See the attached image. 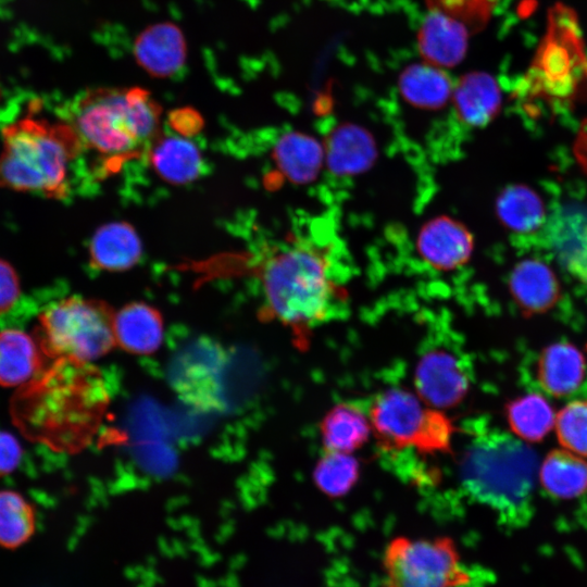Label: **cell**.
Listing matches in <instances>:
<instances>
[{
    "mask_svg": "<svg viewBox=\"0 0 587 587\" xmlns=\"http://www.w3.org/2000/svg\"><path fill=\"white\" fill-rule=\"evenodd\" d=\"M265 311L299 337L326 322L344 302L326 252L316 243L291 238L274 246L258 265Z\"/></svg>",
    "mask_w": 587,
    "mask_h": 587,
    "instance_id": "6da1fadb",
    "label": "cell"
},
{
    "mask_svg": "<svg viewBox=\"0 0 587 587\" xmlns=\"http://www.w3.org/2000/svg\"><path fill=\"white\" fill-rule=\"evenodd\" d=\"M28 385L32 432L59 450L84 448L98 430L110 396L101 373L91 363L55 359Z\"/></svg>",
    "mask_w": 587,
    "mask_h": 587,
    "instance_id": "7a4b0ae2",
    "label": "cell"
},
{
    "mask_svg": "<svg viewBox=\"0 0 587 587\" xmlns=\"http://www.w3.org/2000/svg\"><path fill=\"white\" fill-rule=\"evenodd\" d=\"M535 452L525 441L503 432L475 437L460 462V479L476 502L490 508L511 527L533 515V490L538 476Z\"/></svg>",
    "mask_w": 587,
    "mask_h": 587,
    "instance_id": "3957f363",
    "label": "cell"
},
{
    "mask_svg": "<svg viewBox=\"0 0 587 587\" xmlns=\"http://www.w3.org/2000/svg\"><path fill=\"white\" fill-rule=\"evenodd\" d=\"M83 149L121 165L147 152L161 135V108L142 88H97L77 97L67 113Z\"/></svg>",
    "mask_w": 587,
    "mask_h": 587,
    "instance_id": "277c9868",
    "label": "cell"
},
{
    "mask_svg": "<svg viewBox=\"0 0 587 587\" xmlns=\"http://www.w3.org/2000/svg\"><path fill=\"white\" fill-rule=\"evenodd\" d=\"M1 134L0 188L67 198L70 164L83 149L68 123L32 113L5 125Z\"/></svg>",
    "mask_w": 587,
    "mask_h": 587,
    "instance_id": "5b68a950",
    "label": "cell"
},
{
    "mask_svg": "<svg viewBox=\"0 0 587 587\" xmlns=\"http://www.w3.org/2000/svg\"><path fill=\"white\" fill-rule=\"evenodd\" d=\"M587 96V53L575 13L558 4L532 63L516 87L526 107L551 113L571 109Z\"/></svg>",
    "mask_w": 587,
    "mask_h": 587,
    "instance_id": "8992f818",
    "label": "cell"
},
{
    "mask_svg": "<svg viewBox=\"0 0 587 587\" xmlns=\"http://www.w3.org/2000/svg\"><path fill=\"white\" fill-rule=\"evenodd\" d=\"M113 321L102 301L71 296L39 314L35 337L45 355L91 363L116 345Z\"/></svg>",
    "mask_w": 587,
    "mask_h": 587,
    "instance_id": "52a82bcc",
    "label": "cell"
},
{
    "mask_svg": "<svg viewBox=\"0 0 587 587\" xmlns=\"http://www.w3.org/2000/svg\"><path fill=\"white\" fill-rule=\"evenodd\" d=\"M369 419L379 447L388 451L414 449L428 454L446 453L455 432L441 410L402 388L378 394L372 402Z\"/></svg>",
    "mask_w": 587,
    "mask_h": 587,
    "instance_id": "ba28073f",
    "label": "cell"
},
{
    "mask_svg": "<svg viewBox=\"0 0 587 587\" xmlns=\"http://www.w3.org/2000/svg\"><path fill=\"white\" fill-rule=\"evenodd\" d=\"M382 587H463L470 573L447 537L391 539L383 554Z\"/></svg>",
    "mask_w": 587,
    "mask_h": 587,
    "instance_id": "9c48e42d",
    "label": "cell"
},
{
    "mask_svg": "<svg viewBox=\"0 0 587 587\" xmlns=\"http://www.w3.org/2000/svg\"><path fill=\"white\" fill-rule=\"evenodd\" d=\"M414 384L425 403L442 410L463 400L469 391L470 379L454 354L444 349H433L419 360Z\"/></svg>",
    "mask_w": 587,
    "mask_h": 587,
    "instance_id": "30bf717a",
    "label": "cell"
},
{
    "mask_svg": "<svg viewBox=\"0 0 587 587\" xmlns=\"http://www.w3.org/2000/svg\"><path fill=\"white\" fill-rule=\"evenodd\" d=\"M216 349L196 344L176 359L171 374L172 386L188 404L217 408L221 401Z\"/></svg>",
    "mask_w": 587,
    "mask_h": 587,
    "instance_id": "8fae6325",
    "label": "cell"
},
{
    "mask_svg": "<svg viewBox=\"0 0 587 587\" xmlns=\"http://www.w3.org/2000/svg\"><path fill=\"white\" fill-rule=\"evenodd\" d=\"M416 245L421 257L430 266L450 271L470 260L474 240L463 224L452 217L440 216L422 226Z\"/></svg>",
    "mask_w": 587,
    "mask_h": 587,
    "instance_id": "7c38bea8",
    "label": "cell"
},
{
    "mask_svg": "<svg viewBox=\"0 0 587 587\" xmlns=\"http://www.w3.org/2000/svg\"><path fill=\"white\" fill-rule=\"evenodd\" d=\"M470 33L461 21L429 10L417 32V48L424 62L440 68L454 67L466 54Z\"/></svg>",
    "mask_w": 587,
    "mask_h": 587,
    "instance_id": "4fadbf2b",
    "label": "cell"
},
{
    "mask_svg": "<svg viewBox=\"0 0 587 587\" xmlns=\"http://www.w3.org/2000/svg\"><path fill=\"white\" fill-rule=\"evenodd\" d=\"M137 63L150 75L166 78L175 75L185 64V37L175 24L158 23L142 30L134 42Z\"/></svg>",
    "mask_w": 587,
    "mask_h": 587,
    "instance_id": "5bb4252c",
    "label": "cell"
},
{
    "mask_svg": "<svg viewBox=\"0 0 587 587\" xmlns=\"http://www.w3.org/2000/svg\"><path fill=\"white\" fill-rule=\"evenodd\" d=\"M545 239L560 263L587 287V209H566L551 218Z\"/></svg>",
    "mask_w": 587,
    "mask_h": 587,
    "instance_id": "9a60e30c",
    "label": "cell"
},
{
    "mask_svg": "<svg viewBox=\"0 0 587 587\" xmlns=\"http://www.w3.org/2000/svg\"><path fill=\"white\" fill-rule=\"evenodd\" d=\"M457 117L469 127H484L499 113L502 95L488 73L474 71L461 76L451 96Z\"/></svg>",
    "mask_w": 587,
    "mask_h": 587,
    "instance_id": "2e32d148",
    "label": "cell"
},
{
    "mask_svg": "<svg viewBox=\"0 0 587 587\" xmlns=\"http://www.w3.org/2000/svg\"><path fill=\"white\" fill-rule=\"evenodd\" d=\"M323 147L326 165L339 176L365 172L377 157L374 138L366 129L352 123L334 128Z\"/></svg>",
    "mask_w": 587,
    "mask_h": 587,
    "instance_id": "e0dca14e",
    "label": "cell"
},
{
    "mask_svg": "<svg viewBox=\"0 0 587 587\" xmlns=\"http://www.w3.org/2000/svg\"><path fill=\"white\" fill-rule=\"evenodd\" d=\"M510 292L526 314L549 311L560 298V284L553 271L535 259L520 261L509 278Z\"/></svg>",
    "mask_w": 587,
    "mask_h": 587,
    "instance_id": "ac0fdd59",
    "label": "cell"
},
{
    "mask_svg": "<svg viewBox=\"0 0 587 587\" xmlns=\"http://www.w3.org/2000/svg\"><path fill=\"white\" fill-rule=\"evenodd\" d=\"M582 351L567 341L546 347L538 359L537 377L542 389L551 396L564 397L575 392L586 375Z\"/></svg>",
    "mask_w": 587,
    "mask_h": 587,
    "instance_id": "d6986e66",
    "label": "cell"
},
{
    "mask_svg": "<svg viewBox=\"0 0 587 587\" xmlns=\"http://www.w3.org/2000/svg\"><path fill=\"white\" fill-rule=\"evenodd\" d=\"M114 336L118 347L135 354H150L163 341L160 312L143 302H133L114 313Z\"/></svg>",
    "mask_w": 587,
    "mask_h": 587,
    "instance_id": "ffe728a7",
    "label": "cell"
},
{
    "mask_svg": "<svg viewBox=\"0 0 587 587\" xmlns=\"http://www.w3.org/2000/svg\"><path fill=\"white\" fill-rule=\"evenodd\" d=\"M42 355L36 337L14 328L0 330V386L30 383L42 367Z\"/></svg>",
    "mask_w": 587,
    "mask_h": 587,
    "instance_id": "44dd1931",
    "label": "cell"
},
{
    "mask_svg": "<svg viewBox=\"0 0 587 587\" xmlns=\"http://www.w3.org/2000/svg\"><path fill=\"white\" fill-rule=\"evenodd\" d=\"M496 211L502 225L513 235H545L548 222L544 202L525 185L505 187L497 198Z\"/></svg>",
    "mask_w": 587,
    "mask_h": 587,
    "instance_id": "7402d4cb",
    "label": "cell"
},
{
    "mask_svg": "<svg viewBox=\"0 0 587 587\" xmlns=\"http://www.w3.org/2000/svg\"><path fill=\"white\" fill-rule=\"evenodd\" d=\"M147 154L154 172L167 183L187 184L200 174L201 154L197 146L185 137L160 135Z\"/></svg>",
    "mask_w": 587,
    "mask_h": 587,
    "instance_id": "603a6c76",
    "label": "cell"
},
{
    "mask_svg": "<svg viewBox=\"0 0 587 587\" xmlns=\"http://www.w3.org/2000/svg\"><path fill=\"white\" fill-rule=\"evenodd\" d=\"M89 255L96 268L124 271L140 259L141 242L130 225L123 222L110 223L95 233Z\"/></svg>",
    "mask_w": 587,
    "mask_h": 587,
    "instance_id": "cb8c5ba5",
    "label": "cell"
},
{
    "mask_svg": "<svg viewBox=\"0 0 587 587\" xmlns=\"http://www.w3.org/2000/svg\"><path fill=\"white\" fill-rule=\"evenodd\" d=\"M280 173L292 183H311L325 162L324 147L312 136L300 132L284 134L273 153Z\"/></svg>",
    "mask_w": 587,
    "mask_h": 587,
    "instance_id": "d4e9b609",
    "label": "cell"
},
{
    "mask_svg": "<svg viewBox=\"0 0 587 587\" xmlns=\"http://www.w3.org/2000/svg\"><path fill=\"white\" fill-rule=\"evenodd\" d=\"M398 88L405 102L425 110L442 108L453 91L452 82L444 68L424 61L410 64L400 73Z\"/></svg>",
    "mask_w": 587,
    "mask_h": 587,
    "instance_id": "484cf974",
    "label": "cell"
},
{
    "mask_svg": "<svg viewBox=\"0 0 587 587\" xmlns=\"http://www.w3.org/2000/svg\"><path fill=\"white\" fill-rule=\"evenodd\" d=\"M321 437L328 451L352 453L372 433L370 419L352 403H339L326 412L320 424Z\"/></svg>",
    "mask_w": 587,
    "mask_h": 587,
    "instance_id": "4316f807",
    "label": "cell"
},
{
    "mask_svg": "<svg viewBox=\"0 0 587 587\" xmlns=\"http://www.w3.org/2000/svg\"><path fill=\"white\" fill-rule=\"evenodd\" d=\"M538 479L552 497L573 499L587 491V462L569 450L549 452L538 467Z\"/></svg>",
    "mask_w": 587,
    "mask_h": 587,
    "instance_id": "83f0119b",
    "label": "cell"
},
{
    "mask_svg": "<svg viewBox=\"0 0 587 587\" xmlns=\"http://www.w3.org/2000/svg\"><path fill=\"white\" fill-rule=\"evenodd\" d=\"M555 415L550 402L537 392L515 398L505 407L511 432L525 442L542 440L554 428Z\"/></svg>",
    "mask_w": 587,
    "mask_h": 587,
    "instance_id": "f1b7e54d",
    "label": "cell"
},
{
    "mask_svg": "<svg viewBox=\"0 0 587 587\" xmlns=\"http://www.w3.org/2000/svg\"><path fill=\"white\" fill-rule=\"evenodd\" d=\"M35 530L34 507L16 491L0 490V546L18 548L32 538Z\"/></svg>",
    "mask_w": 587,
    "mask_h": 587,
    "instance_id": "f546056e",
    "label": "cell"
},
{
    "mask_svg": "<svg viewBox=\"0 0 587 587\" xmlns=\"http://www.w3.org/2000/svg\"><path fill=\"white\" fill-rule=\"evenodd\" d=\"M360 477V463L352 453L328 451L317 461L313 479L326 496L338 498L347 495Z\"/></svg>",
    "mask_w": 587,
    "mask_h": 587,
    "instance_id": "4dcf8cb0",
    "label": "cell"
},
{
    "mask_svg": "<svg viewBox=\"0 0 587 587\" xmlns=\"http://www.w3.org/2000/svg\"><path fill=\"white\" fill-rule=\"evenodd\" d=\"M553 429L563 449L587 458V399L573 400L557 412Z\"/></svg>",
    "mask_w": 587,
    "mask_h": 587,
    "instance_id": "1f68e13d",
    "label": "cell"
},
{
    "mask_svg": "<svg viewBox=\"0 0 587 587\" xmlns=\"http://www.w3.org/2000/svg\"><path fill=\"white\" fill-rule=\"evenodd\" d=\"M429 10L446 13L467 26L479 29L489 18L498 0H425Z\"/></svg>",
    "mask_w": 587,
    "mask_h": 587,
    "instance_id": "d6a6232c",
    "label": "cell"
},
{
    "mask_svg": "<svg viewBox=\"0 0 587 587\" xmlns=\"http://www.w3.org/2000/svg\"><path fill=\"white\" fill-rule=\"evenodd\" d=\"M21 297V285L14 267L0 259V315L8 313Z\"/></svg>",
    "mask_w": 587,
    "mask_h": 587,
    "instance_id": "836d02e7",
    "label": "cell"
},
{
    "mask_svg": "<svg viewBox=\"0 0 587 587\" xmlns=\"http://www.w3.org/2000/svg\"><path fill=\"white\" fill-rule=\"evenodd\" d=\"M23 455L18 440L8 432H0V477L12 473Z\"/></svg>",
    "mask_w": 587,
    "mask_h": 587,
    "instance_id": "e575fe53",
    "label": "cell"
},
{
    "mask_svg": "<svg viewBox=\"0 0 587 587\" xmlns=\"http://www.w3.org/2000/svg\"><path fill=\"white\" fill-rule=\"evenodd\" d=\"M574 154L587 175V118L580 124L574 141Z\"/></svg>",
    "mask_w": 587,
    "mask_h": 587,
    "instance_id": "d590c367",
    "label": "cell"
},
{
    "mask_svg": "<svg viewBox=\"0 0 587 587\" xmlns=\"http://www.w3.org/2000/svg\"><path fill=\"white\" fill-rule=\"evenodd\" d=\"M173 122H176L177 128L180 132L182 128L187 130L195 129L198 123L197 114L195 112H189L188 110H180L172 114Z\"/></svg>",
    "mask_w": 587,
    "mask_h": 587,
    "instance_id": "8d00e7d4",
    "label": "cell"
}]
</instances>
